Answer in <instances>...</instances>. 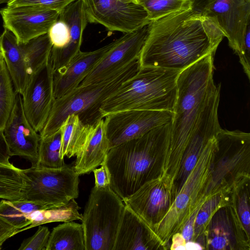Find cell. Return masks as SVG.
Listing matches in <instances>:
<instances>
[{"label": "cell", "instance_id": "6da1fadb", "mask_svg": "<svg viewBox=\"0 0 250 250\" xmlns=\"http://www.w3.org/2000/svg\"><path fill=\"white\" fill-rule=\"evenodd\" d=\"M224 33L209 18L189 9L151 21L140 67L183 70L215 54Z\"/></svg>", "mask_w": 250, "mask_h": 250}, {"label": "cell", "instance_id": "7a4b0ae2", "mask_svg": "<svg viewBox=\"0 0 250 250\" xmlns=\"http://www.w3.org/2000/svg\"><path fill=\"white\" fill-rule=\"evenodd\" d=\"M171 128V122L109 149L104 162L110 173V187L122 200L157 177L158 158L169 149Z\"/></svg>", "mask_w": 250, "mask_h": 250}, {"label": "cell", "instance_id": "3957f363", "mask_svg": "<svg viewBox=\"0 0 250 250\" xmlns=\"http://www.w3.org/2000/svg\"><path fill=\"white\" fill-rule=\"evenodd\" d=\"M214 54L204 57L178 76L171 138L165 160L171 167L180 166L194 123L215 84L213 79Z\"/></svg>", "mask_w": 250, "mask_h": 250}, {"label": "cell", "instance_id": "277c9868", "mask_svg": "<svg viewBox=\"0 0 250 250\" xmlns=\"http://www.w3.org/2000/svg\"><path fill=\"white\" fill-rule=\"evenodd\" d=\"M181 70L140 67L105 99L100 107L103 118L128 110L173 112L177 96V81Z\"/></svg>", "mask_w": 250, "mask_h": 250}, {"label": "cell", "instance_id": "5b68a950", "mask_svg": "<svg viewBox=\"0 0 250 250\" xmlns=\"http://www.w3.org/2000/svg\"><path fill=\"white\" fill-rule=\"evenodd\" d=\"M216 139L203 150L197 163L178 191L163 219L152 229L156 240L166 244L181 231L189 217L209 198L218 192L207 193L211 182L214 159L217 154Z\"/></svg>", "mask_w": 250, "mask_h": 250}, {"label": "cell", "instance_id": "8992f818", "mask_svg": "<svg viewBox=\"0 0 250 250\" xmlns=\"http://www.w3.org/2000/svg\"><path fill=\"white\" fill-rule=\"evenodd\" d=\"M140 68L138 60L134 62L115 76L100 83L78 86L68 93L56 99L42 129L41 138L58 130L70 115H77L84 125H91L104 118L100 107L104 101L121 84L133 77Z\"/></svg>", "mask_w": 250, "mask_h": 250}, {"label": "cell", "instance_id": "52a82bcc", "mask_svg": "<svg viewBox=\"0 0 250 250\" xmlns=\"http://www.w3.org/2000/svg\"><path fill=\"white\" fill-rule=\"evenodd\" d=\"M125 207L110 186L92 188L81 220L85 250H113Z\"/></svg>", "mask_w": 250, "mask_h": 250}, {"label": "cell", "instance_id": "ba28073f", "mask_svg": "<svg viewBox=\"0 0 250 250\" xmlns=\"http://www.w3.org/2000/svg\"><path fill=\"white\" fill-rule=\"evenodd\" d=\"M25 185L20 201L34 203L45 208H58L79 196V175L73 167H31L22 169Z\"/></svg>", "mask_w": 250, "mask_h": 250}, {"label": "cell", "instance_id": "9c48e42d", "mask_svg": "<svg viewBox=\"0 0 250 250\" xmlns=\"http://www.w3.org/2000/svg\"><path fill=\"white\" fill-rule=\"evenodd\" d=\"M88 23L83 0H75L60 13L48 34L51 42L49 61L53 71L65 66L81 51Z\"/></svg>", "mask_w": 250, "mask_h": 250}, {"label": "cell", "instance_id": "30bf717a", "mask_svg": "<svg viewBox=\"0 0 250 250\" xmlns=\"http://www.w3.org/2000/svg\"><path fill=\"white\" fill-rule=\"evenodd\" d=\"M191 9L213 21L238 57L250 24V0H190Z\"/></svg>", "mask_w": 250, "mask_h": 250}, {"label": "cell", "instance_id": "8fae6325", "mask_svg": "<svg viewBox=\"0 0 250 250\" xmlns=\"http://www.w3.org/2000/svg\"><path fill=\"white\" fill-rule=\"evenodd\" d=\"M173 115L169 111L148 110H124L106 115L104 121L109 148L171 122Z\"/></svg>", "mask_w": 250, "mask_h": 250}, {"label": "cell", "instance_id": "7c38bea8", "mask_svg": "<svg viewBox=\"0 0 250 250\" xmlns=\"http://www.w3.org/2000/svg\"><path fill=\"white\" fill-rule=\"evenodd\" d=\"M149 23L120 37L119 42L101 59L79 86L109 79L138 60L148 35Z\"/></svg>", "mask_w": 250, "mask_h": 250}, {"label": "cell", "instance_id": "4fadbf2b", "mask_svg": "<svg viewBox=\"0 0 250 250\" xmlns=\"http://www.w3.org/2000/svg\"><path fill=\"white\" fill-rule=\"evenodd\" d=\"M60 13L44 7L28 5L8 6L0 9L3 25L11 32L18 43L48 33Z\"/></svg>", "mask_w": 250, "mask_h": 250}, {"label": "cell", "instance_id": "5bb4252c", "mask_svg": "<svg viewBox=\"0 0 250 250\" xmlns=\"http://www.w3.org/2000/svg\"><path fill=\"white\" fill-rule=\"evenodd\" d=\"M21 96L25 116L33 128L40 133L45 124L55 100L53 70L49 60L29 77Z\"/></svg>", "mask_w": 250, "mask_h": 250}, {"label": "cell", "instance_id": "9a60e30c", "mask_svg": "<svg viewBox=\"0 0 250 250\" xmlns=\"http://www.w3.org/2000/svg\"><path fill=\"white\" fill-rule=\"evenodd\" d=\"M172 190L167 178L157 177L144 184L123 200L150 229L164 217L173 202Z\"/></svg>", "mask_w": 250, "mask_h": 250}, {"label": "cell", "instance_id": "2e32d148", "mask_svg": "<svg viewBox=\"0 0 250 250\" xmlns=\"http://www.w3.org/2000/svg\"><path fill=\"white\" fill-rule=\"evenodd\" d=\"M11 156H19L36 166L41 136L27 120L21 94L17 93L10 115L3 130Z\"/></svg>", "mask_w": 250, "mask_h": 250}, {"label": "cell", "instance_id": "e0dca14e", "mask_svg": "<svg viewBox=\"0 0 250 250\" xmlns=\"http://www.w3.org/2000/svg\"><path fill=\"white\" fill-rule=\"evenodd\" d=\"M119 40L120 38L92 51H80L65 66L53 71L55 99L78 87L96 64Z\"/></svg>", "mask_w": 250, "mask_h": 250}, {"label": "cell", "instance_id": "ac0fdd59", "mask_svg": "<svg viewBox=\"0 0 250 250\" xmlns=\"http://www.w3.org/2000/svg\"><path fill=\"white\" fill-rule=\"evenodd\" d=\"M157 244L149 227L125 205L113 250H151Z\"/></svg>", "mask_w": 250, "mask_h": 250}, {"label": "cell", "instance_id": "d6986e66", "mask_svg": "<svg viewBox=\"0 0 250 250\" xmlns=\"http://www.w3.org/2000/svg\"><path fill=\"white\" fill-rule=\"evenodd\" d=\"M104 119L89 125L86 141L73 167L79 175L90 173L104 161L109 150Z\"/></svg>", "mask_w": 250, "mask_h": 250}, {"label": "cell", "instance_id": "ffe728a7", "mask_svg": "<svg viewBox=\"0 0 250 250\" xmlns=\"http://www.w3.org/2000/svg\"><path fill=\"white\" fill-rule=\"evenodd\" d=\"M0 47L15 91L21 95L29 77L16 38L11 32L5 28L0 36Z\"/></svg>", "mask_w": 250, "mask_h": 250}, {"label": "cell", "instance_id": "44dd1931", "mask_svg": "<svg viewBox=\"0 0 250 250\" xmlns=\"http://www.w3.org/2000/svg\"><path fill=\"white\" fill-rule=\"evenodd\" d=\"M46 250H85L82 224L73 221L54 227L50 234Z\"/></svg>", "mask_w": 250, "mask_h": 250}, {"label": "cell", "instance_id": "7402d4cb", "mask_svg": "<svg viewBox=\"0 0 250 250\" xmlns=\"http://www.w3.org/2000/svg\"><path fill=\"white\" fill-rule=\"evenodd\" d=\"M89 125H83L76 114L69 115L62 122L61 156L70 158L77 156L83 147Z\"/></svg>", "mask_w": 250, "mask_h": 250}, {"label": "cell", "instance_id": "603a6c76", "mask_svg": "<svg viewBox=\"0 0 250 250\" xmlns=\"http://www.w3.org/2000/svg\"><path fill=\"white\" fill-rule=\"evenodd\" d=\"M18 43L29 78L48 62L52 45L48 33Z\"/></svg>", "mask_w": 250, "mask_h": 250}, {"label": "cell", "instance_id": "cb8c5ba5", "mask_svg": "<svg viewBox=\"0 0 250 250\" xmlns=\"http://www.w3.org/2000/svg\"><path fill=\"white\" fill-rule=\"evenodd\" d=\"M80 208L75 200L72 199L60 207L35 210L29 216L31 224L21 230L48 223L81 220L82 214L78 211Z\"/></svg>", "mask_w": 250, "mask_h": 250}, {"label": "cell", "instance_id": "d4e9b609", "mask_svg": "<svg viewBox=\"0 0 250 250\" xmlns=\"http://www.w3.org/2000/svg\"><path fill=\"white\" fill-rule=\"evenodd\" d=\"M46 209L32 202L2 200L0 202V216L18 229L31 224L30 214L37 210Z\"/></svg>", "mask_w": 250, "mask_h": 250}, {"label": "cell", "instance_id": "484cf974", "mask_svg": "<svg viewBox=\"0 0 250 250\" xmlns=\"http://www.w3.org/2000/svg\"><path fill=\"white\" fill-rule=\"evenodd\" d=\"M61 128L51 135L41 138L35 167L60 168L67 165L61 156Z\"/></svg>", "mask_w": 250, "mask_h": 250}, {"label": "cell", "instance_id": "4316f807", "mask_svg": "<svg viewBox=\"0 0 250 250\" xmlns=\"http://www.w3.org/2000/svg\"><path fill=\"white\" fill-rule=\"evenodd\" d=\"M25 185L22 169L12 164H0V198L19 201Z\"/></svg>", "mask_w": 250, "mask_h": 250}, {"label": "cell", "instance_id": "83f0119b", "mask_svg": "<svg viewBox=\"0 0 250 250\" xmlns=\"http://www.w3.org/2000/svg\"><path fill=\"white\" fill-rule=\"evenodd\" d=\"M146 11L150 21L171 13L191 9L190 0H137Z\"/></svg>", "mask_w": 250, "mask_h": 250}, {"label": "cell", "instance_id": "f1b7e54d", "mask_svg": "<svg viewBox=\"0 0 250 250\" xmlns=\"http://www.w3.org/2000/svg\"><path fill=\"white\" fill-rule=\"evenodd\" d=\"M17 93L4 61L0 68V130H3L12 112Z\"/></svg>", "mask_w": 250, "mask_h": 250}, {"label": "cell", "instance_id": "f546056e", "mask_svg": "<svg viewBox=\"0 0 250 250\" xmlns=\"http://www.w3.org/2000/svg\"><path fill=\"white\" fill-rule=\"evenodd\" d=\"M219 193L209 198L200 208L194 222L193 240L204 232L212 215L225 203L223 195H218Z\"/></svg>", "mask_w": 250, "mask_h": 250}, {"label": "cell", "instance_id": "4dcf8cb0", "mask_svg": "<svg viewBox=\"0 0 250 250\" xmlns=\"http://www.w3.org/2000/svg\"><path fill=\"white\" fill-rule=\"evenodd\" d=\"M50 232L45 226H39L36 233L31 237L25 239L21 244L19 250H46Z\"/></svg>", "mask_w": 250, "mask_h": 250}, {"label": "cell", "instance_id": "1f68e13d", "mask_svg": "<svg viewBox=\"0 0 250 250\" xmlns=\"http://www.w3.org/2000/svg\"><path fill=\"white\" fill-rule=\"evenodd\" d=\"M74 0H9L7 3V5H38L60 13L64 7Z\"/></svg>", "mask_w": 250, "mask_h": 250}, {"label": "cell", "instance_id": "d6a6232c", "mask_svg": "<svg viewBox=\"0 0 250 250\" xmlns=\"http://www.w3.org/2000/svg\"><path fill=\"white\" fill-rule=\"evenodd\" d=\"M99 168L92 170L95 178V187L97 188H104L110 186L111 177L109 170L105 162Z\"/></svg>", "mask_w": 250, "mask_h": 250}, {"label": "cell", "instance_id": "836d02e7", "mask_svg": "<svg viewBox=\"0 0 250 250\" xmlns=\"http://www.w3.org/2000/svg\"><path fill=\"white\" fill-rule=\"evenodd\" d=\"M238 213L243 226L245 227L249 236L250 223V207L247 196L245 193L243 194L239 200Z\"/></svg>", "mask_w": 250, "mask_h": 250}, {"label": "cell", "instance_id": "e575fe53", "mask_svg": "<svg viewBox=\"0 0 250 250\" xmlns=\"http://www.w3.org/2000/svg\"><path fill=\"white\" fill-rule=\"evenodd\" d=\"M18 233V229L0 216V250L4 242Z\"/></svg>", "mask_w": 250, "mask_h": 250}, {"label": "cell", "instance_id": "d590c367", "mask_svg": "<svg viewBox=\"0 0 250 250\" xmlns=\"http://www.w3.org/2000/svg\"><path fill=\"white\" fill-rule=\"evenodd\" d=\"M200 208H197L194 211L181 229V233L182 234L186 242L194 241V222Z\"/></svg>", "mask_w": 250, "mask_h": 250}, {"label": "cell", "instance_id": "8d00e7d4", "mask_svg": "<svg viewBox=\"0 0 250 250\" xmlns=\"http://www.w3.org/2000/svg\"><path fill=\"white\" fill-rule=\"evenodd\" d=\"M10 151L5 141L3 131L0 130V164L10 165Z\"/></svg>", "mask_w": 250, "mask_h": 250}, {"label": "cell", "instance_id": "74e56055", "mask_svg": "<svg viewBox=\"0 0 250 250\" xmlns=\"http://www.w3.org/2000/svg\"><path fill=\"white\" fill-rule=\"evenodd\" d=\"M186 241L182 234L177 232L172 236V244L171 250H186L185 243Z\"/></svg>", "mask_w": 250, "mask_h": 250}, {"label": "cell", "instance_id": "f35d334b", "mask_svg": "<svg viewBox=\"0 0 250 250\" xmlns=\"http://www.w3.org/2000/svg\"><path fill=\"white\" fill-rule=\"evenodd\" d=\"M185 248L186 250H202L204 248L202 247V246L199 243L194 241H188L186 242L185 243Z\"/></svg>", "mask_w": 250, "mask_h": 250}, {"label": "cell", "instance_id": "ab89813d", "mask_svg": "<svg viewBox=\"0 0 250 250\" xmlns=\"http://www.w3.org/2000/svg\"><path fill=\"white\" fill-rule=\"evenodd\" d=\"M4 62V59L3 56V54L1 49V48L0 47V68L2 65V63Z\"/></svg>", "mask_w": 250, "mask_h": 250}, {"label": "cell", "instance_id": "60d3db41", "mask_svg": "<svg viewBox=\"0 0 250 250\" xmlns=\"http://www.w3.org/2000/svg\"><path fill=\"white\" fill-rule=\"evenodd\" d=\"M9 0H0V4L4 3H7L9 1Z\"/></svg>", "mask_w": 250, "mask_h": 250}, {"label": "cell", "instance_id": "b9f144b4", "mask_svg": "<svg viewBox=\"0 0 250 250\" xmlns=\"http://www.w3.org/2000/svg\"><path fill=\"white\" fill-rule=\"evenodd\" d=\"M167 157V156H166ZM164 169V168H163ZM169 174V173H168ZM173 176H176V175H173Z\"/></svg>", "mask_w": 250, "mask_h": 250}]
</instances>
